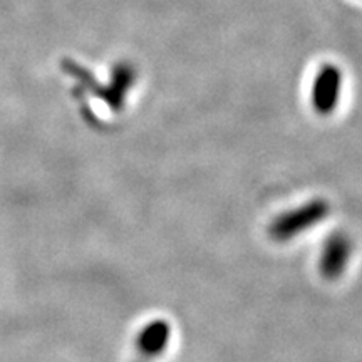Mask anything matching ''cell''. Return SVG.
Listing matches in <instances>:
<instances>
[{
  "instance_id": "1",
  "label": "cell",
  "mask_w": 362,
  "mask_h": 362,
  "mask_svg": "<svg viewBox=\"0 0 362 362\" xmlns=\"http://www.w3.org/2000/svg\"><path fill=\"white\" fill-rule=\"evenodd\" d=\"M330 205L322 198L304 203V205L292 208L279 215L269 226V235L275 242H288V240L300 237L309 232L329 216Z\"/></svg>"
},
{
  "instance_id": "4",
  "label": "cell",
  "mask_w": 362,
  "mask_h": 362,
  "mask_svg": "<svg viewBox=\"0 0 362 362\" xmlns=\"http://www.w3.org/2000/svg\"><path fill=\"white\" fill-rule=\"evenodd\" d=\"M171 339V327L166 320L156 319L144 325L136 339L138 359L133 362H153L165 354Z\"/></svg>"
},
{
  "instance_id": "2",
  "label": "cell",
  "mask_w": 362,
  "mask_h": 362,
  "mask_svg": "<svg viewBox=\"0 0 362 362\" xmlns=\"http://www.w3.org/2000/svg\"><path fill=\"white\" fill-rule=\"evenodd\" d=\"M342 74L337 66L325 64L317 74L314 89H312V104L315 112L329 116L336 111L341 99Z\"/></svg>"
},
{
  "instance_id": "3",
  "label": "cell",
  "mask_w": 362,
  "mask_h": 362,
  "mask_svg": "<svg viewBox=\"0 0 362 362\" xmlns=\"http://www.w3.org/2000/svg\"><path fill=\"white\" fill-rule=\"evenodd\" d=\"M352 255V242L346 233H332L325 240L319 257V272L324 279L336 280L347 270Z\"/></svg>"
}]
</instances>
